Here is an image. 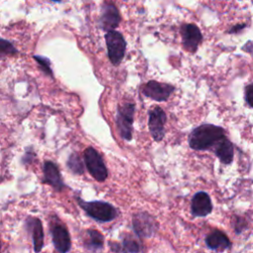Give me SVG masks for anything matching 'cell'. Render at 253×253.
<instances>
[{"label": "cell", "instance_id": "1", "mask_svg": "<svg viewBox=\"0 0 253 253\" xmlns=\"http://www.w3.org/2000/svg\"><path fill=\"white\" fill-rule=\"evenodd\" d=\"M224 136L225 131L221 126L205 124L192 130L189 135V145L195 150L213 149L215 144Z\"/></svg>", "mask_w": 253, "mask_h": 253}, {"label": "cell", "instance_id": "2", "mask_svg": "<svg viewBox=\"0 0 253 253\" xmlns=\"http://www.w3.org/2000/svg\"><path fill=\"white\" fill-rule=\"evenodd\" d=\"M77 202L81 209L85 211V212L95 220L99 222H108L115 219L118 215L117 209L106 202L103 201H93L86 202L77 198Z\"/></svg>", "mask_w": 253, "mask_h": 253}, {"label": "cell", "instance_id": "3", "mask_svg": "<svg viewBox=\"0 0 253 253\" xmlns=\"http://www.w3.org/2000/svg\"><path fill=\"white\" fill-rule=\"evenodd\" d=\"M105 41L107 44L108 56L111 63L115 66L119 65L125 57L126 48V42L124 36L120 32L112 30L106 33Z\"/></svg>", "mask_w": 253, "mask_h": 253}, {"label": "cell", "instance_id": "4", "mask_svg": "<svg viewBox=\"0 0 253 253\" xmlns=\"http://www.w3.org/2000/svg\"><path fill=\"white\" fill-rule=\"evenodd\" d=\"M134 104L126 102L118 106L117 111V126L120 135L125 140H131L132 138V124L134 115Z\"/></svg>", "mask_w": 253, "mask_h": 253}, {"label": "cell", "instance_id": "5", "mask_svg": "<svg viewBox=\"0 0 253 253\" xmlns=\"http://www.w3.org/2000/svg\"><path fill=\"white\" fill-rule=\"evenodd\" d=\"M84 162L88 172L98 182H104L108 177V170L100 153L89 146L84 151Z\"/></svg>", "mask_w": 253, "mask_h": 253}, {"label": "cell", "instance_id": "6", "mask_svg": "<svg viewBox=\"0 0 253 253\" xmlns=\"http://www.w3.org/2000/svg\"><path fill=\"white\" fill-rule=\"evenodd\" d=\"M98 23L99 27L105 32L115 30L120 25L121 14L114 1L106 0L103 2Z\"/></svg>", "mask_w": 253, "mask_h": 253}, {"label": "cell", "instance_id": "7", "mask_svg": "<svg viewBox=\"0 0 253 253\" xmlns=\"http://www.w3.org/2000/svg\"><path fill=\"white\" fill-rule=\"evenodd\" d=\"M132 228L137 237L149 238L156 233L158 223L149 213L137 212L132 216Z\"/></svg>", "mask_w": 253, "mask_h": 253}, {"label": "cell", "instance_id": "8", "mask_svg": "<svg viewBox=\"0 0 253 253\" xmlns=\"http://www.w3.org/2000/svg\"><path fill=\"white\" fill-rule=\"evenodd\" d=\"M166 114L160 107H154L148 112V127L152 138L159 142L165 135Z\"/></svg>", "mask_w": 253, "mask_h": 253}, {"label": "cell", "instance_id": "9", "mask_svg": "<svg viewBox=\"0 0 253 253\" xmlns=\"http://www.w3.org/2000/svg\"><path fill=\"white\" fill-rule=\"evenodd\" d=\"M175 87L171 84L161 83L155 80L148 81L142 87V93L145 97H148L156 102L167 101L170 95L174 92Z\"/></svg>", "mask_w": 253, "mask_h": 253}, {"label": "cell", "instance_id": "10", "mask_svg": "<svg viewBox=\"0 0 253 253\" xmlns=\"http://www.w3.org/2000/svg\"><path fill=\"white\" fill-rule=\"evenodd\" d=\"M182 44L189 52H196L203 40L201 30L195 24H184L181 27Z\"/></svg>", "mask_w": 253, "mask_h": 253}, {"label": "cell", "instance_id": "11", "mask_svg": "<svg viewBox=\"0 0 253 253\" xmlns=\"http://www.w3.org/2000/svg\"><path fill=\"white\" fill-rule=\"evenodd\" d=\"M54 248L61 253L68 252L71 247L70 235L67 228L60 222H54L50 227Z\"/></svg>", "mask_w": 253, "mask_h": 253}, {"label": "cell", "instance_id": "12", "mask_svg": "<svg viewBox=\"0 0 253 253\" xmlns=\"http://www.w3.org/2000/svg\"><path fill=\"white\" fill-rule=\"evenodd\" d=\"M212 211L211 200L208 193L198 192L191 201V212L194 216H206Z\"/></svg>", "mask_w": 253, "mask_h": 253}, {"label": "cell", "instance_id": "13", "mask_svg": "<svg viewBox=\"0 0 253 253\" xmlns=\"http://www.w3.org/2000/svg\"><path fill=\"white\" fill-rule=\"evenodd\" d=\"M42 170H43V179H42L43 183L48 184L56 191H61L65 187L56 164H54L51 161H45L43 163Z\"/></svg>", "mask_w": 253, "mask_h": 253}, {"label": "cell", "instance_id": "14", "mask_svg": "<svg viewBox=\"0 0 253 253\" xmlns=\"http://www.w3.org/2000/svg\"><path fill=\"white\" fill-rule=\"evenodd\" d=\"M207 246L215 251H222L231 247V241L225 233L215 229L206 237Z\"/></svg>", "mask_w": 253, "mask_h": 253}, {"label": "cell", "instance_id": "15", "mask_svg": "<svg viewBox=\"0 0 253 253\" xmlns=\"http://www.w3.org/2000/svg\"><path fill=\"white\" fill-rule=\"evenodd\" d=\"M213 151L221 163L228 165L232 162L234 155V147L232 142L226 136L221 138L215 144V146L213 147Z\"/></svg>", "mask_w": 253, "mask_h": 253}, {"label": "cell", "instance_id": "16", "mask_svg": "<svg viewBox=\"0 0 253 253\" xmlns=\"http://www.w3.org/2000/svg\"><path fill=\"white\" fill-rule=\"evenodd\" d=\"M28 224L32 229L34 250L39 252L42 249L43 246V230L42 221L38 218H30V220H28Z\"/></svg>", "mask_w": 253, "mask_h": 253}, {"label": "cell", "instance_id": "17", "mask_svg": "<svg viewBox=\"0 0 253 253\" xmlns=\"http://www.w3.org/2000/svg\"><path fill=\"white\" fill-rule=\"evenodd\" d=\"M104 246V236L96 229L87 230V238L84 247L89 251H100Z\"/></svg>", "mask_w": 253, "mask_h": 253}, {"label": "cell", "instance_id": "18", "mask_svg": "<svg viewBox=\"0 0 253 253\" xmlns=\"http://www.w3.org/2000/svg\"><path fill=\"white\" fill-rule=\"evenodd\" d=\"M122 251L123 252H140L142 251V247L140 243L131 235L126 234L123 237L122 241Z\"/></svg>", "mask_w": 253, "mask_h": 253}, {"label": "cell", "instance_id": "19", "mask_svg": "<svg viewBox=\"0 0 253 253\" xmlns=\"http://www.w3.org/2000/svg\"><path fill=\"white\" fill-rule=\"evenodd\" d=\"M67 166L74 174H82L84 172V167H83L82 161L76 153H72L69 156V158L67 160Z\"/></svg>", "mask_w": 253, "mask_h": 253}, {"label": "cell", "instance_id": "20", "mask_svg": "<svg viewBox=\"0 0 253 253\" xmlns=\"http://www.w3.org/2000/svg\"><path fill=\"white\" fill-rule=\"evenodd\" d=\"M34 59L38 62L41 70L45 74V75H48L50 76L51 78L53 77L52 75V71H51V68H50V61L48 58L46 57H43V56H41V55H34Z\"/></svg>", "mask_w": 253, "mask_h": 253}, {"label": "cell", "instance_id": "21", "mask_svg": "<svg viewBox=\"0 0 253 253\" xmlns=\"http://www.w3.org/2000/svg\"><path fill=\"white\" fill-rule=\"evenodd\" d=\"M0 52L1 55H8V54H16L18 52L17 48L7 40L1 39L0 40Z\"/></svg>", "mask_w": 253, "mask_h": 253}, {"label": "cell", "instance_id": "22", "mask_svg": "<svg viewBox=\"0 0 253 253\" xmlns=\"http://www.w3.org/2000/svg\"><path fill=\"white\" fill-rule=\"evenodd\" d=\"M245 102L250 108H253V83L246 85L244 90Z\"/></svg>", "mask_w": 253, "mask_h": 253}, {"label": "cell", "instance_id": "23", "mask_svg": "<svg viewBox=\"0 0 253 253\" xmlns=\"http://www.w3.org/2000/svg\"><path fill=\"white\" fill-rule=\"evenodd\" d=\"M246 27V24H237V25H235V26H233V27H231L229 30H228V34H236V33H238V32H240V31H242L244 28Z\"/></svg>", "mask_w": 253, "mask_h": 253}, {"label": "cell", "instance_id": "24", "mask_svg": "<svg viewBox=\"0 0 253 253\" xmlns=\"http://www.w3.org/2000/svg\"><path fill=\"white\" fill-rule=\"evenodd\" d=\"M243 223H245V221L242 218H239L237 221H235V231H236V233H240L243 230V228L245 227V225L244 226L242 225Z\"/></svg>", "mask_w": 253, "mask_h": 253}, {"label": "cell", "instance_id": "25", "mask_svg": "<svg viewBox=\"0 0 253 253\" xmlns=\"http://www.w3.org/2000/svg\"><path fill=\"white\" fill-rule=\"evenodd\" d=\"M50 1H52V2H61L63 0H50Z\"/></svg>", "mask_w": 253, "mask_h": 253}, {"label": "cell", "instance_id": "26", "mask_svg": "<svg viewBox=\"0 0 253 253\" xmlns=\"http://www.w3.org/2000/svg\"><path fill=\"white\" fill-rule=\"evenodd\" d=\"M125 1H126V0H125Z\"/></svg>", "mask_w": 253, "mask_h": 253}]
</instances>
